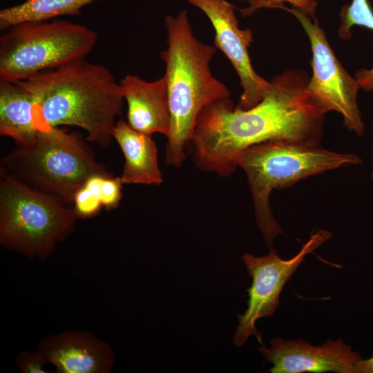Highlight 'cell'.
<instances>
[{
  "instance_id": "cell-3",
  "label": "cell",
  "mask_w": 373,
  "mask_h": 373,
  "mask_svg": "<svg viewBox=\"0 0 373 373\" xmlns=\"http://www.w3.org/2000/svg\"><path fill=\"white\" fill-rule=\"evenodd\" d=\"M167 48L161 52L171 113L165 162L179 167L186 158L195 121L201 111L230 97L228 88L213 77L210 61L216 48L202 43L193 32L186 10L165 18Z\"/></svg>"
},
{
  "instance_id": "cell-4",
  "label": "cell",
  "mask_w": 373,
  "mask_h": 373,
  "mask_svg": "<svg viewBox=\"0 0 373 373\" xmlns=\"http://www.w3.org/2000/svg\"><path fill=\"white\" fill-rule=\"evenodd\" d=\"M361 163L354 154L336 153L320 144L293 140H272L244 150L237 166L247 175L256 222L267 244L271 247L276 236L283 233L269 204L274 189L289 187L326 171Z\"/></svg>"
},
{
  "instance_id": "cell-2",
  "label": "cell",
  "mask_w": 373,
  "mask_h": 373,
  "mask_svg": "<svg viewBox=\"0 0 373 373\" xmlns=\"http://www.w3.org/2000/svg\"><path fill=\"white\" fill-rule=\"evenodd\" d=\"M35 101L37 128L74 126L87 140L111 144L124 90L108 68L80 59L17 82Z\"/></svg>"
},
{
  "instance_id": "cell-1",
  "label": "cell",
  "mask_w": 373,
  "mask_h": 373,
  "mask_svg": "<svg viewBox=\"0 0 373 373\" xmlns=\"http://www.w3.org/2000/svg\"><path fill=\"white\" fill-rule=\"evenodd\" d=\"M307 73L291 68L274 77L255 106L234 108L218 99L199 113L189 144L191 158L202 171L230 175L242 152L272 140L320 144L326 113L307 90Z\"/></svg>"
},
{
  "instance_id": "cell-8",
  "label": "cell",
  "mask_w": 373,
  "mask_h": 373,
  "mask_svg": "<svg viewBox=\"0 0 373 373\" xmlns=\"http://www.w3.org/2000/svg\"><path fill=\"white\" fill-rule=\"evenodd\" d=\"M284 10L298 20L311 44L313 74L307 86V92L325 113H339L346 128L358 136L362 135L365 126L357 105L361 88L357 80L345 70L335 56L315 17L311 18L294 8L285 7Z\"/></svg>"
},
{
  "instance_id": "cell-19",
  "label": "cell",
  "mask_w": 373,
  "mask_h": 373,
  "mask_svg": "<svg viewBox=\"0 0 373 373\" xmlns=\"http://www.w3.org/2000/svg\"><path fill=\"white\" fill-rule=\"evenodd\" d=\"M248 6L240 10L242 17L252 15L262 8L285 10V3L296 8L311 18L315 17L317 0H247Z\"/></svg>"
},
{
  "instance_id": "cell-18",
  "label": "cell",
  "mask_w": 373,
  "mask_h": 373,
  "mask_svg": "<svg viewBox=\"0 0 373 373\" xmlns=\"http://www.w3.org/2000/svg\"><path fill=\"white\" fill-rule=\"evenodd\" d=\"M340 17L341 25L338 32L342 39L351 38L350 30L354 26L373 30V11L367 0H352L350 4L342 7Z\"/></svg>"
},
{
  "instance_id": "cell-13",
  "label": "cell",
  "mask_w": 373,
  "mask_h": 373,
  "mask_svg": "<svg viewBox=\"0 0 373 373\" xmlns=\"http://www.w3.org/2000/svg\"><path fill=\"white\" fill-rule=\"evenodd\" d=\"M119 84L128 105V125L150 136L158 133L168 137L171 113L165 76L148 82L137 75H127Z\"/></svg>"
},
{
  "instance_id": "cell-7",
  "label": "cell",
  "mask_w": 373,
  "mask_h": 373,
  "mask_svg": "<svg viewBox=\"0 0 373 373\" xmlns=\"http://www.w3.org/2000/svg\"><path fill=\"white\" fill-rule=\"evenodd\" d=\"M0 37V80L17 82L84 59L93 48L97 32L57 18L26 21Z\"/></svg>"
},
{
  "instance_id": "cell-21",
  "label": "cell",
  "mask_w": 373,
  "mask_h": 373,
  "mask_svg": "<svg viewBox=\"0 0 373 373\" xmlns=\"http://www.w3.org/2000/svg\"><path fill=\"white\" fill-rule=\"evenodd\" d=\"M357 373H373V355L367 359L361 361Z\"/></svg>"
},
{
  "instance_id": "cell-10",
  "label": "cell",
  "mask_w": 373,
  "mask_h": 373,
  "mask_svg": "<svg viewBox=\"0 0 373 373\" xmlns=\"http://www.w3.org/2000/svg\"><path fill=\"white\" fill-rule=\"evenodd\" d=\"M201 10L211 21L215 32L214 46L228 58L240 78L242 93L236 108L247 110L260 103L269 92L268 82L253 68L248 48L253 32L240 29L236 7L227 0H186Z\"/></svg>"
},
{
  "instance_id": "cell-16",
  "label": "cell",
  "mask_w": 373,
  "mask_h": 373,
  "mask_svg": "<svg viewBox=\"0 0 373 373\" xmlns=\"http://www.w3.org/2000/svg\"><path fill=\"white\" fill-rule=\"evenodd\" d=\"M120 177L94 175L88 178L75 193L73 208L77 218H89L100 209L117 207L122 199Z\"/></svg>"
},
{
  "instance_id": "cell-12",
  "label": "cell",
  "mask_w": 373,
  "mask_h": 373,
  "mask_svg": "<svg viewBox=\"0 0 373 373\" xmlns=\"http://www.w3.org/2000/svg\"><path fill=\"white\" fill-rule=\"evenodd\" d=\"M37 350L59 373H109L115 362L110 345L88 331L48 336Z\"/></svg>"
},
{
  "instance_id": "cell-11",
  "label": "cell",
  "mask_w": 373,
  "mask_h": 373,
  "mask_svg": "<svg viewBox=\"0 0 373 373\" xmlns=\"http://www.w3.org/2000/svg\"><path fill=\"white\" fill-rule=\"evenodd\" d=\"M270 343V347L262 345L258 350L273 364L269 370L271 373H357L363 359L340 338L329 339L319 346L300 338L289 341L276 337Z\"/></svg>"
},
{
  "instance_id": "cell-15",
  "label": "cell",
  "mask_w": 373,
  "mask_h": 373,
  "mask_svg": "<svg viewBox=\"0 0 373 373\" xmlns=\"http://www.w3.org/2000/svg\"><path fill=\"white\" fill-rule=\"evenodd\" d=\"M37 132L31 95L17 83L0 80V135L26 146Z\"/></svg>"
},
{
  "instance_id": "cell-20",
  "label": "cell",
  "mask_w": 373,
  "mask_h": 373,
  "mask_svg": "<svg viewBox=\"0 0 373 373\" xmlns=\"http://www.w3.org/2000/svg\"><path fill=\"white\" fill-rule=\"evenodd\" d=\"M15 363L23 373H45L44 365L47 363L43 356L36 352L23 350L16 357Z\"/></svg>"
},
{
  "instance_id": "cell-14",
  "label": "cell",
  "mask_w": 373,
  "mask_h": 373,
  "mask_svg": "<svg viewBox=\"0 0 373 373\" xmlns=\"http://www.w3.org/2000/svg\"><path fill=\"white\" fill-rule=\"evenodd\" d=\"M113 137L124 156L120 176L123 184L159 185L162 182L157 147L151 136L134 130L120 119L115 125Z\"/></svg>"
},
{
  "instance_id": "cell-22",
  "label": "cell",
  "mask_w": 373,
  "mask_h": 373,
  "mask_svg": "<svg viewBox=\"0 0 373 373\" xmlns=\"http://www.w3.org/2000/svg\"><path fill=\"white\" fill-rule=\"evenodd\" d=\"M372 180H373V172H372Z\"/></svg>"
},
{
  "instance_id": "cell-5",
  "label": "cell",
  "mask_w": 373,
  "mask_h": 373,
  "mask_svg": "<svg viewBox=\"0 0 373 373\" xmlns=\"http://www.w3.org/2000/svg\"><path fill=\"white\" fill-rule=\"evenodd\" d=\"M0 169L17 180L54 195L69 205L75 193L94 175L112 176L77 135L41 126L35 140L1 160Z\"/></svg>"
},
{
  "instance_id": "cell-17",
  "label": "cell",
  "mask_w": 373,
  "mask_h": 373,
  "mask_svg": "<svg viewBox=\"0 0 373 373\" xmlns=\"http://www.w3.org/2000/svg\"><path fill=\"white\" fill-rule=\"evenodd\" d=\"M98 0H26L0 10V29L26 21H46L64 15H78L86 5Z\"/></svg>"
},
{
  "instance_id": "cell-6",
  "label": "cell",
  "mask_w": 373,
  "mask_h": 373,
  "mask_svg": "<svg viewBox=\"0 0 373 373\" xmlns=\"http://www.w3.org/2000/svg\"><path fill=\"white\" fill-rule=\"evenodd\" d=\"M0 169V243L30 259H46L73 231V207Z\"/></svg>"
},
{
  "instance_id": "cell-9",
  "label": "cell",
  "mask_w": 373,
  "mask_h": 373,
  "mask_svg": "<svg viewBox=\"0 0 373 373\" xmlns=\"http://www.w3.org/2000/svg\"><path fill=\"white\" fill-rule=\"evenodd\" d=\"M331 236V233L326 230L312 231L301 250L289 260L278 257L277 251L272 247L265 256L258 257L251 254L242 256V260L253 280L251 286L247 289L249 295L247 308L244 314L238 316L239 324L232 341L233 345L241 347L251 335L254 336L262 344V336L256 328V321L274 314L279 305V296L286 282L306 255Z\"/></svg>"
}]
</instances>
